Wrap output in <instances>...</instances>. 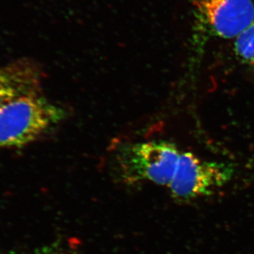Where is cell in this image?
<instances>
[{
    "mask_svg": "<svg viewBox=\"0 0 254 254\" xmlns=\"http://www.w3.org/2000/svg\"><path fill=\"white\" fill-rule=\"evenodd\" d=\"M43 79L39 64L30 58L0 64V110L23 97L41 93Z\"/></svg>",
    "mask_w": 254,
    "mask_h": 254,
    "instance_id": "5b68a950",
    "label": "cell"
},
{
    "mask_svg": "<svg viewBox=\"0 0 254 254\" xmlns=\"http://www.w3.org/2000/svg\"><path fill=\"white\" fill-rule=\"evenodd\" d=\"M233 173L230 164L203 160L187 152L180 155L175 176L168 187L174 199L189 203L213 194L232 180Z\"/></svg>",
    "mask_w": 254,
    "mask_h": 254,
    "instance_id": "277c9868",
    "label": "cell"
},
{
    "mask_svg": "<svg viewBox=\"0 0 254 254\" xmlns=\"http://www.w3.org/2000/svg\"><path fill=\"white\" fill-rule=\"evenodd\" d=\"M234 51L242 63L254 64V21L235 38Z\"/></svg>",
    "mask_w": 254,
    "mask_h": 254,
    "instance_id": "8992f818",
    "label": "cell"
},
{
    "mask_svg": "<svg viewBox=\"0 0 254 254\" xmlns=\"http://www.w3.org/2000/svg\"><path fill=\"white\" fill-rule=\"evenodd\" d=\"M194 41L235 38L254 21L253 0H192Z\"/></svg>",
    "mask_w": 254,
    "mask_h": 254,
    "instance_id": "3957f363",
    "label": "cell"
},
{
    "mask_svg": "<svg viewBox=\"0 0 254 254\" xmlns=\"http://www.w3.org/2000/svg\"><path fill=\"white\" fill-rule=\"evenodd\" d=\"M66 112L43 93L15 100L0 110V150L27 146L61 123Z\"/></svg>",
    "mask_w": 254,
    "mask_h": 254,
    "instance_id": "6da1fadb",
    "label": "cell"
},
{
    "mask_svg": "<svg viewBox=\"0 0 254 254\" xmlns=\"http://www.w3.org/2000/svg\"><path fill=\"white\" fill-rule=\"evenodd\" d=\"M180 155L175 145L170 142H141L120 147L113 164L120 177L128 183L148 181L169 187Z\"/></svg>",
    "mask_w": 254,
    "mask_h": 254,
    "instance_id": "7a4b0ae2",
    "label": "cell"
},
{
    "mask_svg": "<svg viewBox=\"0 0 254 254\" xmlns=\"http://www.w3.org/2000/svg\"><path fill=\"white\" fill-rule=\"evenodd\" d=\"M0 254H6V253H4V252H0ZM46 254L38 253V254Z\"/></svg>",
    "mask_w": 254,
    "mask_h": 254,
    "instance_id": "52a82bcc",
    "label": "cell"
}]
</instances>
